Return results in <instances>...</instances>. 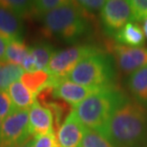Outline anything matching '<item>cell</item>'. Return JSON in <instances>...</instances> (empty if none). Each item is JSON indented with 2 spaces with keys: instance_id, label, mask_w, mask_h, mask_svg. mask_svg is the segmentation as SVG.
Wrapping results in <instances>:
<instances>
[{
  "instance_id": "cell-18",
  "label": "cell",
  "mask_w": 147,
  "mask_h": 147,
  "mask_svg": "<svg viewBox=\"0 0 147 147\" xmlns=\"http://www.w3.org/2000/svg\"><path fill=\"white\" fill-rule=\"evenodd\" d=\"M24 74L21 66L5 61L0 62V91L7 92L9 87L13 82L20 80Z\"/></svg>"
},
{
  "instance_id": "cell-22",
  "label": "cell",
  "mask_w": 147,
  "mask_h": 147,
  "mask_svg": "<svg viewBox=\"0 0 147 147\" xmlns=\"http://www.w3.org/2000/svg\"><path fill=\"white\" fill-rule=\"evenodd\" d=\"M66 1L65 0H37L34 1L33 16L37 19L42 18L53 10L60 7Z\"/></svg>"
},
{
  "instance_id": "cell-17",
  "label": "cell",
  "mask_w": 147,
  "mask_h": 147,
  "mask_svg": "<svg viewBox=\"0 0 147 147\" xmlns=\"http://www.w3.org/2000/svg\"><path fill=\"white\" fill-rule=\"evenodd\" d=\"M29 55H30V47L26 45L23 40L11 39L7 41L4 57L5 62L22 66L23 62Z\"/></svg>"
},
{
  "instance_id": "cell-30",
  "label": "cell",
  "mask_w": 147,
  "mask_h": 147,
  "mask_svg": "<svg viewBox=\"0 0 147 147\" xmlns=\"http://www.w3.org/2000/svg\"><path fill=\"white\" fill-rule=\"evenodd\" d=\"M2 120H3V119H0V128H1V124H2Z\"/></svg>"
},
{
  "instance_id": "cell-20",
  "label": "cell",
  "mask_w": 147,
  "mask_h": 147,
  "mask_svg": "<svg viewBox=\"0 0 147 147\" xmlns=\"http://www.w3.org/2000/svg\"><path fill=\"white\" fill-rule=\"evenodd\" d=\"M0 3L20 18L33 16L34 1L29 0H2Z\"/></svg>"
},
{
  "instance_id": "cell-7",
  "label": "cell",
  "mask_w": 147,
  "mask_h": 147,
  "mask_svg": "<svg viewBox=\"0 0 147 147\" xmlns=\"http://www.w3.org/2000/svg\"><path fill=\"white\" fill-rule=\"evenodd\" d=\"M105 33L114 36L129 22H133V11L129 0L106 1L99 13Z\"/></svg>"
},
{
  "instance_id": "cell-14",
  "label": "cell",
  "mask_w": 147,
  "mask_h": 147,
  "mask_svg": "<svg viewBox=\"0 0 147 147\" xmlns=\"http://www.w3.org/2000/svg\"><path fill=\"white\" fill-rule=\"evenodd\" d=\"M128 88L135 100L147 107V65L129 76Z\"/></svg>"
},
{
  "instance_id": "cell-8",
  "label": "cell",
  "mask_w": 147,
  "mask_h": 147,
  "mask_svg": "<svg viewBox=\"0 0 147 147\" xmlns=\"http://www.w3.org/2000/svg\"><path fill=\"white\" fill-rule=\"evenodd\" d=\"M110 51L113 54L119 69L126 75H132L147 65V49L143 47H129L112 43Z\"/></svg>"
},
{
  "instance_id": "cell-2",
  "label": "cell",
  "mask_w": 147,
  "mask_h": 147,
  "mask_svg": "<svg viewBox=\"0 0 147 147\" xmlns=\"http://www.w3.org/2000/svg\"><path fill=\"white\" fill-rule=\"evenodd\" d=\"M88 18L78 2L66 1L39 20L47 36L74 44L89 34L91 26Z\"/></svg>"
},
{
  "instance_id": "cell-21",
  "label": "cell",
  "mask_w": 147,
  "mask_h": 147,
  "mask_svg": "<svg viewBox=\"0 0 147 147\" xmlns=\"http://www.w3.org/2000/svg\"><path fill=\"white\" fill-rule=\"evenodd\" d=\"M80 147H116L98 132L85 128Z\"/></svg>"
},
{
  "instance_id": "cell-15",
  "label": "cell",
  "mask_w": 147,
  "mask_h": 147,
  "mask_svg": "<svg viewBox=\"0 0 147 147\" xmlns=\"http://www.w3.org/2000/svg\"><path fill=\"white\" fill-rule=\"evenodd\" d=\"M116 43L129 47H140L145 42L142 28L137 23L129 22L114 36Z\"/></svg>"
},
{
  "instance_id": "cell-19",
  "label": "cell",
  "mask_w": 147,
  "mask_h": 147,
  "mask_svg": "<svg viewBox=\"0 0 147 147\" xmlns=\"http://www.w3.org/2000/svg\"><path fill=\"white\" fill-rule=\"evenodd\" d=\"M50 79L51 76L46 70H43L34 73H25L20 80L36 98L38 94L49 85Z\"/></svg>"
},
{
  "instance_id": "cell-27",
  "label": "cell",
  "mask_w": 147,
  "mask_h": 147,
  "mask_svg": "<svg viewBox=\"0 0 147 147\" xmlns=\"http://www.w3.org/2000/svg\"><path fill=\"white\" fill-rule=\"evenodd\" d=\"M6 47H7V40H6L3 36H0V62L4 61Z\"/></svg>"
},
{
  "instance_id": "cell-9",
  "label": "cell",
  "mask_w": 147,
  "mask_h": 147,
  "mask_svg": "<svg viewBox=\"0 0 147 147\" xmlns=\"http://www.w3.org/2000/svg\"><path fill=\"white\" fill-rule=\"evenodd\" d=\"M49 86L52 89L53 98L60 99L61 101L72 105L73 107L79 104L92 94L103 90L98 89V88L82 86V85L76 84L66 78L57 80V79L51 78Z\"/></svg>"
},
{
  "instance_id": "cell-3",
  "label": "cell",
  "mask_w": 147,
  "mask_h": 147,
  "mask_svg": "<svg viewBox=\"0 0 147 147\" xmlns=\"http://www.w3.org/2000/svg\"><path fill=\"white\" fill-rule=\"evenodd\" d=\"M124 96L116 87L106 88L92 94L73 107V111L85 128L100 134Z\"/></svg>"
},
{
  "instance_id": "cell-29",
  "label": "cell",
  "mask_w": 147,
  "mask_h": 147,
  "mask_svg": "<svg viewBox=\"0 0 147 147\" xmlns=\"http://www.w3.org/2000/svg\"><path fill=\"white\" fill-rule=\"evenodd\" d=\"M32 138H33V137H32ZM18 147H33V145H32V139H30L28 142H26L25 143H23V144L19 145Z\"/></svg>"
},
{
  "instance_id": "cell-1",
  "label": "cell",
  "mask_w": 147,
  "mask_h": 147,
  "mask_svg": "<svg viewBox=\"0 0 147 147\" xmlns=\"http://www.w3.org/2000/svg\"><path fill=\"white\" fill-rule=\"evenodd\" d=\"M100 134L116 147L139 145L147 137L145 108L124 96Z\"/></svg>"
},
{
  "instance_id": "cell-11",
  "label": "cell",
  "mask_w": 147,
  "mask_h": 147,
  "mask_svg": "<svg viewBox=\"0 0 147 147\" xmlns=\"http://www.w3.org/2000/svg\"><path fill=\"white\" fill-rule=\"evenodd\" d=\"M54 121L52 111L37 100L29 109V131L31 136L34 137L55 132Z\"/></svg>"
},
{
  "instance_id": "cell-28",
  "label": "cell",
  "mask_w": 147,
  "mask_h": 147,
  "mask_svg": "<svg viewBox=\"0 0 147 147\" xmlns=\"http://www.w3.org/2000/svg\"><path fill=\"white\" fill-rule=\"evenodd\" d=\"M142 31L143 34H144L145 37L147 38V18L143 21V25H142Z\"/></svg>"
},
{
  "instance_id": "cell-26",
  "label": "cell",
  "mask_w": 147,
  "mask_h": 147,
  "mask_svg": "<svg viewBox=\"0 0 147 147\" xmlns=\"http://www.w3.org/2000/svg\"><path fill=\"white\" fill-rule=\"evenodd\" d=\"M16 110L7 92L0 91V119H4L6 117Z\"/></svg>"
},
{
  "instance_id": "cell-4",
  "label": "cell",
  "mask_w": 147,
  "mask_h": 147,
  "mask_svg": "<svg viewBox=\"0 0 147 147\" xmlns=\"http://www.w3.org/2000/svg\"><path fill=\"white\" fill-rule=\"evenodd\" d=\"M82 86L106 89L115 87L116 67L111 55L102 51L82 59L65 78Z\"/></svg>"
},
{
  "instance_id": "cell-12",
  "label": "cell",
  "mask_w": 147,
  "mask_h": 147,
  "mask_svg": "<svg viewBox=\"0 0 147 147\" xmlns=\"http://www.w3.org/2000/svg\"><path fill=\"white\" fill-rule=\"evenodd\" d=\"M24 24L20 17L0 3V36L6 40H23Z\"/></svg>"
},
{
  "instance_id": "cell-6",
  "label": "cell",
  "mask_w": 147,
  "mask_h": 147,
  "mask_svg": "<svg viewBox=\"0 0 147 147\" xmlns=\"http://www.w3.org/2000/svg\"><path fill=\"white\" fill-rule=\"evenodd\" d=\"M29 131V110H14L2 120L0 147H18L31 138Z\"/></svg>"
},
{
  "instance_id": "cell-23",
  "label": "cell",
  "mask_w": 147,
  "mask_h": 147,
  "mask_svg": "<svg viewBox=\"0 0 147 147\" xmlns=\"http://www.w3.org/2000/svg\"><path fill=\"white\" fill-rule=\"evenodd\" d=\"M32 145L33 147H60L57 139V134L55 132L33 137Z\"/></svg>"
},
{
  "instance_id": "cell-5",
  "label": "cell",
  "mask_w": 147,
  "mask_h": 147,
  "mask_svg": "<svg viewBox=\"0 0 147 147\" xmlns=\"http://www.w3.org/2000/svg\"><path fill=\"white\" fill-rule=\"evenodd\" d=\"M100 52L98 47L93 45H75L70 48L55 51L53 55L46 71L54 79L65 78L69 73L89 55Z\"/></svg>"
},
{
  "instance_id": "cell-13",
  "label": "cell",
  "mask_w": 147,
  "mask_h": 147,
  "mask_svg": "<svg viewBox=\"0 0 147 147\" xmlns=\"http://www.w3.org/2000/svg\"><path fill=\"white\" fill-rule=\"evenodd\" d=\"M7 93L16 110H29L36 100V96L21 80L13 82L9 87Z\"/></svg>"
},
{
  "instance_id": "cell-16",
  "label": "cell",
  "mask_w": 147,
  "mask_h": 147,
  "mask_svg": "<svg viewBox=\"0 0 147 147\" xmlns=\"http://www.w3.org/2000/svg\"><path fill=\"white\" fill-rule=\"evenodd\" d=\"M55 52L52 44L44 41L36 42L30 47V54L33 57L36 71H43L47 69Z\"/></svg>"
},
{
  "instance_id": "cell-24",
  "label": "cell",
  "mask_w": 147,
  "mask_h": 147,
  "mask_svg": "<svg viewBox=\"0 0 147 147\" xmlns=\"http://www.w3.org/2000/svg\"><path fill=\"white\" fill-rule=\"evenodd\" d=\"M133 11V21L140 22L147 18V0H129Z\"/></svg>"
},
{
  "instance_id": "cell-25",
  "label": "cell",
  "mask_w": 147,
  "mask_h": 147,
  "mask_svg": "<svg viewBox=\"0 0 147 147\" xmlns=\"http://www.w3.org/2000/svg\"><path fill=\"white\" fill-rule=\"evenodd\" d=\"M81 10L87 14L88 16H94L96 13H100L106 1L104 0H80L76 1Z\"/></svg>"
},
{
  "instance_id": "cell-10",
  "label": "cell",
  "mask_w": 147,
  "mask_h": 147,
  "mask_svg": "<svg viewBox=\"0 0 147 147\" xmlns=\"http://www.w3.org/2000/svg\"><path fill=\"white\" fill-rule=\"evenodd\" d=\"M84 132L85 127L72 109L58 128L57 134L58 144L60 147H80Z\"/></svg>"
}]
</instances>
